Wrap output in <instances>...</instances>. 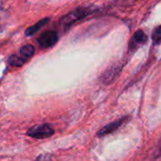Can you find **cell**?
Masks as SVG:
<instances>
[{"label": "cell", "instance_id": "cell-11", "mask_svg": "<svg viewBox=\"0 0 161 161\" xmlns=\"http://www.w3.org/2000/svg\"><path fill=\"white\" fill-rule=\"evenodd\" d=\"M46 158H47V155H42V156L39 157L37 158V161H49V159Z\"/></svg>", "mask_w": 161, "mask_h": 161}, {"label": "cell", "instance_id": "cell-2", "mask_svg": "<svg viewBox=\"0 0 161 161\" xmlns=\"http://www.w3.org/2000/svg\"><path fill=\"white\" fill-rule=\"evenodd\" d=\"M54 133H55V130L51 125L42 124V125H34L30 127L27 130L26 135L33 139L42 140V139L50 138Z\"/></svg>", "mask_w": 161, "mask_h": 161}, {"label": "cell", "instance_id": "cell-7", "mask_svg": "<svg viewBox=\"0 0 161 161\" xmlns=\"http://www.w3.org/2000/svg\"><path fill=\"white\" fill-rule=\"evenodd\" d=\"M118 70H119V68H118L117 66L110 67L109 69H108V70L102 75L101 79L103 80V82H105V83L111 82V81L115 78V76L118 75Z\"/></svg>", "mask_w": 161, "mask_h": 161}, {"label": "cell", "instance_id": "cell-9", "mask_svg": "<svg viewBox=\"0 0 161 161\" xmlns=\"http://www.w3.org/2000/svg\"><path fill=\"white\" fill-rule=\"evenodd\" d=\"M8 62L10 66H14V67H21L23 66L26 61L25 59H23L20 56H17V55H11L8 59Z\"/></svg>", "mask_w": 161, "mask_h": 161}, {"label": "cell", "instance_id": "cell-12", "mask_svg": "<svg viewBox=\"0 0 161 161\" xmlns=\"http://www.w3.org/2000/svg\"><path fill=\"white\" fill-rule=\"evenodd\" d=\"M159 153L161 154V145H160V149H159Z\"/></svg>", "mask_w": 161, "mask_h": 161}, {"label": "cell", "instance_id": "cell-8", "mask_svg": "<svg viewBox=\"0 0 161 161\" xmlns=\"http://www.w3.org/2000/svg\"><path fill=\"white\" fill-rule=\"evenodd\" d=\"M35 53V47L31 44H25L20 49V57L25 61L30 58Z\"/></svg>", "mask_w": 161, "mask_h": 161}, {"label": "cell", "instance_id": "cell-6", "mask_svg": "<svg viewBox=\"0 0 161 161\" xmlns=\"http://www.w3.org/2000/svg\"><path fill=\"white\" fill-rule=\"evenodd\" d=\"M49 21H50V18H49V17L43 18V19L40 20V21H38L35 25H31V26H29V27L26 28V30H25V35H26V36H33V35L36 34L41 28H42L45 25H47Z\"/></svg>", "mask_w": 161, "mask_h": 161}, {"label": "cell", "instance_id": "cell-10", "mask_svg": "<svg viewBox=\"0 0 161 161\" xmlns=\"http://www.w3.org/2000/svg\"><path fill=\"white\" fill-rule=\"evenodd\" d=\"M153 41L155 43H159L161 42V25L158 26L154 32H153Z\"/></svg>", "mask_w": 161, "mask_h": 161}, {"label": "cell", "instance_id": "cell-4", "mask_svg": "<svg viewBox=\"0 0 161 161\" xmlns=\"http://www.w3.org/2000/svg\"><path fill=\"white\" fill-rule=\"evenodd\" d=\"M127 118L128 117H124L122 119H119V120H117L115 122H112V123L108 124V125L104 126L100 131L97 132V136L98 137H103V136H106V135H108L109 133H112L113 131H115L116 129H118L124 123H125Z\"/></svg>", "mask_w": 161, "mask_h": 161}, {"label": "cell", "instance_id": "cell-3", "mask_svg": "<svg viewBox=\"0 0 161 161\" xmlns=\"http://www.w3.org/2000/svg\"><path fill=\"white\" fill-rule=\"evenodd\" d=\"M59 40V35L54 30H47L38 38V43L42 48H50L54 46Z\"/></svg>", "mask_w": 161, "mask_h": 161}, {"label": "cell", "instance_id": "cell-5", "mask_svg": "<svg viewBox=\"0 0 161 161\" xmlns=\"http://www.w3.org/2000/svg\"><path fill=\"white\" fill-rule=\"evenodd\" d=\"M147 42V35L142 30H138L132 37L130 42V48L136 49Z\"/></svg>", "mask_w": 161, "mask_h": 161}, {"label": "cell", "instance_id": "cell-1", "mask_svg": "<svg viewBox=\"0 0 161 161\" xmlns=\"http://www.w3.org/2000/svg\"><path fill=\"white\" fill-rule=\"evenodd\" d=\"M94 11L95 9L92 8V7H78L74 10H72L71 12H69L68 14L64 15L60 19L59 23L62 25H64L65 28H68L71 25H73L75 23L86 18L87 16L91 15Z\"/></svg>", "mask_w": 161, "mask_h": 161}]
</instances>
